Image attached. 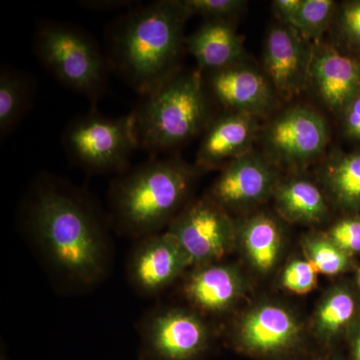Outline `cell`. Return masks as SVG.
I'll use <instances>...</instances> for the list:
<instances>
[{
	"label": "cell",
	"instance_id": "f1b7e54d",
	"mask_svg": "<svg viewBox=\"0 0 360 360\" xmlns=\"http://www.w3.org/2000/svg\"><path fill=\"white\" fill-rule=\"evenodd\" d=\"M340 25L348 41L360 47V0L347 2L343 6Z\"/></svg>",
	"mask_w": 360,
	"mask_h": 360
},
{
	"label": "cell",
	"instance_id": "3957f363",
	"mask_svg": "<svg viewBox=\"0 0 360 360\" xmlns=\"http://www.w3.org/2000/svg\"><path fill=\"white\" fill-rule=\"evenodd\" d=\"M200 170L196 165L169 158L148 161L122 172L110 191L115 224L135 238L160 233L182 212Z\"/></svg>",
	"mask_w": 360,
	"mask_h": 360
},
{
	"label": "cell",
	"instance_id": "ac0fdd59",
	"mask_svg": "<svg viewBox=\"0 0 360 360\" xmlns=\"http://www.w3.org/2000/svg\"><path fill=\"white\" fill-rule=\"evenodd\" d=\"M186 46L201 73L238 65L245 56L243 41L229 20H206L186 37Z\"/></svg>",
	"mask_w": 360,
	"mask_h": 360
},
{
	"label": "cell",
	"instance_id": "1f68e13d",
	"mask_svg": "<svg viewBox=\"0 0 360 360\" xmlns=\"http://www.w3.org/2000/svg\"><path fill=\"white\" fill-rule=\"evenodd\" d=\"M80 4L90 9L110 11V9H118L122 8V7L131 6L134 1H127V0H85V1L80 2Z\"/></svg>",
	"mask_w": 360,
	"mask_h": 360
},
{
	"label": "cell",
	"instance_id": "4316f807",
	"mask_svg": "<svg viewBox=\"0 0 360 360\" xmlns=\"http://www.w3.org/2000/svg\"><path fill=\"white\" fill-rule=\"evenodd\" d=\"M316 272L314 265L309 260H293L283 271V285L292 292H309L316 284Z\"/></svg>",
	"mask_w": 360,
	"mask_h": 360
},
{
	"label": "cell",
	"instance_id": "8fae6325",
	"mask_svg": "<svg viewBox=\"0 0 360 360\" xmlns=\"http://www.w3.org/2000/svg\"><path fill=\"white\" fill-rule=\"evenodd\" d=\"M201 75L206 94L227 112L262 115L274 104V87L269 78L243 63Z\"/></svg>",
	"mask_w": 360,
	"mask_h": 360
},
{
	"label": "cell",
	"instance_id": "f546056e",
	"mask_svg": "<svg viewBox=\"0 0 360 360\" xmlns=\"http://www.w3.org/2000/svg\"><path fill=\"white\" fill-rule=\"evenodd\" d=\"M345 134L360 142V91L342 111Z\"/></svg>",
	"mask_w": 360,
	"mask_h": 360
},
{
	"label": "cell",
	"instance_id": "7402d4cb",
	"mask_svg": "<svg viewBox=\"0 0 360 360\" xmlns=\"http://www.w3.org/2000/svg\"><path fill=\"white\" fill-rule=\"evenodd\" d=\"M321 174L324 186L338 205L360 210V153H336L326 161Z\"/></svg>",
	"mask_w": 360,
	"mask_h": 360
},
{
	"label": "cell",
	"instance_id": "4dcf8cb0",
	"mask_svg": "<svg viewBox=\"0 0 360 360\" xmlns=\"http://www.w3.org/2000/svg\"><path fill=\"white\" fill-rule=\"evenodd\" d=\"M303 0H276L272 2L274 13L288 25L302 6Z\"/></svg>",
	"mask_w": 360,
	"mask_h": 360
},
{
	"label": "cell",
	"instance_id": "8992f818",
	"mask_svg": "<svg viewBox=\"0 0 360 360\" xmlns=\"http://www.w3.org/2000/svg\"><path fill=\"white\" fill-rule=\"evenodd\" d=\"M94 110L71 120L63 134L68 158L90 172H127L137 146L131 113L112 118Z\"/></svg>",
	"mask_w": 360,
	"mask_h": 360
},
{
	"label": "cell",
	"instance_id": "ffe728a7",
	"mask_svg": "<svg viewBox=\"0 0 360 360\" xmlns=\"http://www.w3.org/2000/svg\"><path fill=\"white\" fill-rule=\"evenodd\" d=\"M274 194L277 210L290 221L316 224L328 214L323 194L309 180H288L278 184Z\"/></svg>",
	"mask_w": 360,
	"mask_h": 360
},
{
	"label": "cell",
	"instance_id": "4fadbf2b",
	"mask_svg": "<svg viewBox=\"0 0 360 360\" xmlns=\"http://www.w3.org/2000/svg\"><path fill=\"white\" fill-rule=\"evenodd\" d=\"M276 186V174L271 165L250 153L221 169L207 198L227 212L260 202L274 193Z\"/></svg>",
	"mask_w": 360,
	"mask_h": 360
},
{
	"label": "cell",
	"instance_id": "d6a6232c",
	"mask_svg": "<svg viewBox=\"0 0 360 360\" xmlns=\"http://www.w3.org/2000/svg\"><path fill=\"white\" fill-rule=\"evenodd\" d=\"M354 359L360 360V328L357 333L356 338L354 340Z\"/></svg>",
	"mask_w": 360,
	"mask_h": 360
},
{
	"label": "cell",
	"instance_id": "6da1fadb",
	"mask_svg": "<svg viewBox=\"0 0 360 360\" xmlns=\"http://www.w3.org/2000/svg\"><path fill=\"white\" fill-rule=\"evenodd\" d=\"M27 222L46 257L61 274L82 284L98 281L108 252L96 212L80 194L42 179L28 203Z\"/></svg>",
	"mask_w": 360,
	"mask_h": 360
},
{
	"label": "cell",
	"instance_id": "e0dca14e",
	"mask_svg": "<svg viewBox=\"0 0 360 360\" xmlns=\"http://www.w3.org/2000/svg\"><path fill=\"white\" fill-rule=\"evenodd\" d=\"M243 281L231 265H201L187 277L184 295L194 307L207 314H221L231 309L243 292Z\"/></svg>",
	"mask_w": 360,
	"mask_h": 360
},
{
	"label": "cell",
	"instance_id": "7c38bea8",
	"mask_svg": "<svg viewBox=\"0 0 360 360\" xmlns=\"http://www.w3.org/2000/svg\"><path fill=\"white\" fill-rule=\"evenodd\" d=\"M300 33L288 25L274 26L264 46L270 84L283 98L297 96L309 82L311 52Z\"/></svg>",
	"mask_w": 360,
	"mask_h": 360
},
{
	"label": "cell",
	"instance_id": "5b68a950",
	"mask_svg": "<svg viewBox=\"0 0 360 360\" xmlns=\"http://www.w3.org/2000/svg\"><path fill=\"white\" fill-rule=\"evenodd\" d=\"M34 51L59 82L96 106L105 89L108 63L89 34L65 23H41L35 33Z\"/></svg>",
	"mask_w": 360,
	"mask_h": 360
},
{
	"label": "cell",
	"instance_id": "44dd1931",
	"mask_svg": "<svg viewBox=\"0 0 360 360\" xmlns=\"http://www.w3.org/2000/svg\"><path fill=\"white\" fill-rule=\"evenodd\" d=\"M35 84L25 73L13 68L0 72V134L4 139L20 123L33 101Z\"/></svg>",
	"mask_w": 360,
	"mask_h": 360
},
{
	"label": "cell",
	"instance_id": "d4e9b609",
	"mask_svg": "<svg viewBox=\"0 0 360 360\" xmlns=\"http://www.w3.org/2000/svg\"><path fill=\"white\" fill-rule=\"evenodd\" d=\"M309 262L317 271L333 276L347 269V253L341 250L331 239L322 236H311L304 243Z\"/></svg>",
	"mask_w": 360,
	"mask_h": 360
},
{
	"label": "cell",
	"instance_id": "83f0119b",
	"mask_svg": "<svg viewBox=\"0 0 360 360\" xmlns=\"http://www.w3.org/2000/svg\"><path fill=\"white\" fill-rule=\"evenodd\" d=\"M328 238L347 253L360 252V219L348 217L336 222Z\"/></svg>",
	"mask_w": 360,
	"mask_h": 360
},
{
	"label": "cell",
	"instance_id": "603a6c76",
	"mask_svg": "<svg viewBox=\"0 0 360 360\" xmlns=\"http://www.w3.org/2000/svg\"><path fill=\"white\" fill-rule=\"evenodd\" d=\"M355 311L354 297L342 288H335L326 296L317 309L315 330L323 340L335 338L352 321Z\"/></svg>",
	"mask_w": 360,
	"mask_h": 360
},
{
	"label": "cell",
	"instance_id": "7a4b0ae2",
	"mask_svg": "<svg viewBox=\"0 0 360 360\" xmlns=\"http://www.w3.org/2000/svg\"><path fill=\"white\" fill-rule=\"evenodd\" d=\"M179 0H160L134 7L110 32V63L141 96L180 70L189 18Z\"/></svg>",
	"mask_w": 360,
	"mask_h": 360
},
{
	"label": "cell",
	"instance_id": "9c48e42d",
	"mask_svg": "<svg viewBox=\"0 0 360 360\" xmlns=\"http://www.w3.org/2000/svg\"><path fill=\"white\" fill-rule=\"evenodd\" d=\"M328 127L319 112L295 106L272 120L264 132L270 158L279 165L302 167L323 153Z\"/></svg>",
	"mask_w": 360,
	"mask_h": 360
},
{
	"label": "cell",
	"instance_id": "ba28073f",
	"mask_svg": "<svg viewBox=\"0 0 360 360\" xmlns=\"http://www.w3.org/2000/svg\"><path fill=\"white\" fill-rule=\"evenodd\" d=\"M165 231L176 239L191 267L217 264L238 240L236 225L208 198L184 208Z\"/></svg>",
	"mask_w": 360,
	"mask_h": 360
},
{
	"label": "cell",
	"instance_id": "52a82bcc",
	"mask_svg": "<svg viewBox=\"0 0 360 360\" xmlns=\"http://www.w3.org/2000/svg\"><path fill=\"white\" fill-rule=\"evenodd\" d=\"M139 360H198L210 330L195 312L179 307L153 310L141 323Z\"/></svg>",
	"mask_w": 360,
	"mask_h": 360
},
{
	"label": "cell",
	"instance_id": "277c9868",
	"mask_svg": "<svg viewBox=\"0 0 360 360\" xmlns=\"http://www.w3.org/2000/svg\"><path fill=\"white\" fill-rule=\"evenodd\" d=\"M131 115L139 148L167 153L191 141L213 118L200 71H179L142 96Z\"/></svg>",
	"mask_w": 360,
	"mask_h": 360
},
{
	"label": "cell",
	"instance_id": "484cf974",
	"mask_svg": "<svg viewBox=\"0 0 360 360\" xmlns=\"http://www.w3.org/2000/svg\"><path fill=\"white\" fill-rule=\"evenodd\" d=\"M189 15L200 14L206 20L231 21L245 6L240 0H184L181 1Z\"/></svg>",
	"mask_w": 360,
	"mask_h": 360
},
{
	"label": "cell",
	"instance_id": "d6986e66",
	"mask_svg": "<svg viewBox=\"0 0 360 360\" xmlns=\"http://www.w3.org/2000/svg\"><path fill=\"white\" fill-rule=\"evenodd\" d=\"M236 231L251 265L262 274L274 269L281 248V231L276 220L262 213L246 220Z\"/></svg>",
	"mask_w": 360,
	"mask_h": 360
},
{
	"label": "cell",
	"instance_id": "836d02e7",
	"mask_svg": "<svg viewBox=\"0 0 360 360\" xmlns=\"http://www.w3.org/2000/svg\"><path fill=\"white\" fill-rule=\"evenodd\" d=\"M359 286H360V271H359Z\"/></svg>",
	"mask_w": 360,
	"mask_h": 360
},
{
	"label": "cell",
	"instance_id": "2e32d148",
	"mask_svg": "<svg viewBox=\"0 0 360 360\" xmlns=\"http://www.w3.org/2000/svg\"><path fill=\"white\" fill-rule=\"evenodd\" d=\"M309 80L329 110L342 112L360 91V59L331 46L315 47Z\"/></svg>",
	"mask_w": 360,
	"mask_h": 360
},
{
	"label": "cell",
	"instance_id": "cb8c5ba5",
	"mask_svg": "<svg viewBox=\"0 0 360 360\" xmlns=\"http://www.w3.org/2000/svg\"><path fill=\"white\" fill-rule=\"evenodd\" d=\"M333 0H303L300 11L288 25L305 39H319L326 32L333 16Z\"/></svg>",
	"mask_w": 360,
	"mask_h": 360
},
{
	"label": "cell",
	"instance_id": "9a60e30c",
	"mask_svg": "<svg viewBox=\"0 0 360 360\" xmlns=\"http://www.w3.org/2000/svg\"><path fill=\"white\" fill-rule=\"evenodd\" d=\"M257 130L255 116L226 112L213 117L203 131L196 167L200 170L224 169L232 161L251 153Z\"/></svg>",
	"mask_w": 360,
	"mask_h": 360
},
{
	"label": "cell",
	"instance_id": "e575fe53",
	"mask_svg": "<svg viewBox=\"0 0 360 360\" xmlns=\"http://www.w3.org/2000/svg\"><path fill=\"white\" fill-rule=\"evenodd\" d=\"M333 360H341L340 359H333Z\"/></svg>",
	"mask_w": 360,
	"mask_h": 360
},
{
	"label": "cell",
	"instance_id": "5bb4252c",
	"mask_svg": "<svg viewBox=\"0 0 360 360\" xmlns=\"http://www.w3.org/2000/svg\"><path fill=\"white\" fill-rule=\"evenodd\" d=\"M300 333V324L288 309L279 305L262 304L240 319L236 340L248 354L270 356L295 347Z\"/></svg>",
	"mask_w": 360,
	"mask_h": 360
},
{
	"label": "cell",
	"instance_id": "30bf717a",
	"mask_svg": "<svg viewBox=\"0 0 360 360\" xmlns=\"http://www.w3.org/2000/svg\"><path fill=\"white\" fill-rule=\"evenodd\" d=\"M191 267L188 258L167 231L141 239L129 262V277L141 295H156Z\"/></svg>",
	"mask_w": 360,
	"mask_h": 360
}]
</instances>
